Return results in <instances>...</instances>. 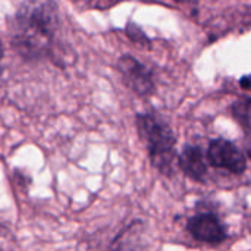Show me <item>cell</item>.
I'll return each mask as SVG.
<instances>
[{"label": "cell", "instance_id": "obj_1", "mask_svg": "<svg viewBox=\"0 0 251 251\" xmlns=\"http://www.w3.org/2000/svg\"><path fill=\"white\" fill-rule=\"evenodd\" d=\"M59 25L54 0H24L9 24L13 50L25 60L50 59Z\"/></svg>", "mask_w": 251, "mask_h": 251}, {"label": "cell", "instance_id": "obj_2", "mask_svg": "<svg viewBox=\"0 0 251 251\" xmlns=\"http://www.w3.org/2000/svg\"><path fill=\"white\" fill-rule=\"evenodd\" d=\"M137 131L144 141L151 165L163 175H172L176 156V138L168 121L154 112L138 113L135 118Z\"/></svg>", "mask_w": 251, "mask_h": 251}, {"label": "cell", "instance_id": "obj_3", "mask_svg": "<svg viewBox=\"0 0 251 251\" xmlns=\"http://www.w3.org/2000/svg\"><path fill=\"white\" fill-rule=\"evenodd\" d=\"M206 159L212 168L224 169L234 175H241L247 169V157L243 150L225 138H215L209 143Z\"/></svg>", "mask_w": 251, "mask_h": 251}, {"label": "cell", "instance_id": "obj_4", "mask_svg": "<svg viewBox=\"0 0 251 251\" xmlns=\"http://www.w3.org/2000/svg\"><path fill=\"white\" fill-rule=\"evenodd\" d=\"M118 69L122 75L124 84L137 96L149 97L154 93L156 84L153 74L135 56L122 54L118 60Z\"/></svg>", "mask_w": 251, "mask_h": 251}, {"label": "cell", "instance_id": "obj_5", "mask_svg": "<svg viewBox=\"0 0 251 251\" xmlns=\"http://www.w3.org/2000/svg\"><path fill=\"white\" fill-rule=\"evenodd\" d=\"M187 231L196 241L213 246L222 244L228 238L225 224L212 212H203L191 216L187 221Z\"/></svg>", "mask_w": 251, "mask_h": 251}, {"label": "cell", "instance_id": "obj_6", "mask_svg": "<svg viewBox=\"0 0 251 251\" xmlns=\"http://www.w3.org/2000/svg\"><path fill=\"white\" fill-rule=\"evenodd\" d=\"M178 166L182 174L197 182H204L207 176V163L200 146L187 144L178 156Z\"/></svg>", "mask_w": 251, "mask_h": 251}, {"label": "cell", "instance_id": "obj_7", "mask_svg": "<svg viewBox=\"0 0 251 251\" xmlns=\"http://www.w3.org/2000/svg\"><path fill=\"white\" fill-rule=\"evenodd\" d=\"M232 115L234 118L240 122V125L244 128V131L249 134L250 131V96H244L240 100H237L232 107Z\"/></svg>", "mask_w": 251, "mask_h": 251}, {"label": "cell", "instance_id": "obj_8", "mask_svg": "<svg viewBox=\"0 0 251 251\" xmlns=\"http://www.w3.org/2000/svg\"><path fill=\"white\" fill-rule=\"evenodd\" d=\"M126 35L137 46L147 47V49H150V46H151V43H150L149 37L146 35V32L135 22H128V25H126Z\"/></svg>", "mask_w": 251, "mask_h": 251}, {"label": "cell", "instance_id": "obj_9", "mask_svg": "<svg viewBox=\"0 0 251 251\" xmlns=\"http://www.w3.org/2000/svg\"><path fill=\"white\" fill-rule=\"evenodd\" d=\"M241 87L244 88V90H249L250 88V82H249V75H246L243 79H241Z\"/></svg>", "mask_w": 251, "mask_h": 251}, {"label": "cell", "instance_id": "obj_10", "mask_svg": "<svg viewBox=\"0 0 251 251\" xmlns=\"http://www.w3.org/2000/svg\"><path fill=\"white\" fill-rule=\"evenodd\" d=\"M175 1H181V3H185V4H196V3H199V0H175Z\"/></svg>", "mask_w": 251, "mask_h": 251}, {"label": "cell", "instance_id": "obj_11", "mask_svg": "<svg viewBox=\"0 0 251 251\" xmlns=\"http://www.w3.org/2000/svg\"><path fill=\"white\" fill-rule=\"evenodd\" d=\"M1 57H3V47L0 44V63H1ZM0 72H1V66H0Z\"/></svg>", "mask_w": 251, "mask_h": 251}]
</instances>
